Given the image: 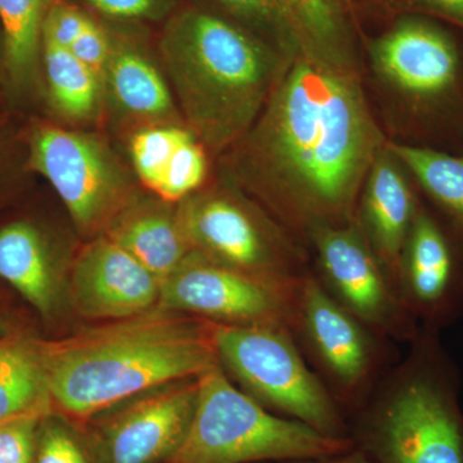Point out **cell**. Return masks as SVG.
<instances>
[{"mask_svg": "<svg viewBox=\"0 0 463 463\" xmlns=\"http://www.w3.org/2000/svg\"><path fill=\"white\" fill-rule=\"evenodd\" d=\"M242 142L240 174L286 231L354 221L385 138L361 75L297 54Z\"/></svg>", "mask_w": 463, "mask_h": 463, "instance_id": "cell-1", "label": "cell"}, {"mask_svg": "<svg viewBox=\"0 0 463 463\" xmlns=\"http://www.w3.org/2000/svg\"><path fill=\"white\" fill-rule=\"evenodd\" d=\"M42 349L53 412L76 421L219 364L213 322L160 307Z\"/></svg>", "mask_w": 463, "mask_h": 463, "instance_id": "cell-2", "label": "cell"}, {"mask_svg": "<svg viewBox=\"0 0 463 463\" xmlns=\"http://www.w3.org/2000/svg\"><path fill=\"white\" fill-rule=\"evenodd\" d=\"M163 51L188 120L213 151L249 132L292 60L203 9L174 18Z\"/></svg>", "mask_w": 463, "mask_h": 463, "instance_id": "cell-3", "label": "cell"}, {"mask_svg": "<svg viewBox=\"0 0 463 463\" xmlns=\"http://www.w3.org/2000/svg\"><path fill=\"white\" fill-rule=\"evenodd\" d=\"M352 438L330 437L274 416L240 392L219 364L199 376L196 410L184 440L165 463L306 461L349 452Z\"/></svg>", "mask_w": 463, "mask_h": 463, "instance_id": "cell-4", "label": "cell"}, {"mask_svg": "<svg viewBox=\"0 0 463 463\" xmlns=\"http://www.w3.org/2000/svg\"><path fill=\"white\" fill-rule=\"evenodd\" d=\"M352 439L376 463H463V413L440 365L411 367Z\"/></svg>", "mask_w": 463, "mask_h": 463, "instance_id": "cell-5", "label": "cell"}, {"mask_svg": "<svg viewBox=\"0 0 463 463\" xmlns=\"http://www.w3.org/2000/svg\"><path fill=\"white\" fill-rule=\"evenodd\" d=\"M286 327L213 322L219 364L252 392V398L322 434L350 438L336 404L307 370Z\"/></svg>", "mask_w": 463, "mask_h": 463, "instance_id": "cell-6", "label": "cell"}, {"mask_svg": "<svg viewBox=\"0 0 463 463\" xmlns=\"http://www.w3.org/2000/svg\"><path fill=\"white\" fill-rule=\"evenodd\" d=\"M179 219L192 248L210 260L297 291L303 255L285 228L222 192L190 201Z\"/></svg>", "mask_w": 463, "mask_h": 463, "instance_id": "cell-7", "label": "cell"}, {"mask_svg": "<svg viewBox=\"0 0 463 463\" xmlns=\"http://www.w3.org/2000/svg\"><path fill=\"white\" fill-rule=\"evenodd\" d=\"M295 292L216 263L194 250L161 281L156 307L225 325L288 327L294 318Z\"/></svg>", "mask_w": 463, "mask_h": 463, "instance_id": "cell-8", "label": "cell"}, {"mask_svg": "<svg viewBox=\"0 0 463 463\" xmlns=\"http://www.w3.org/2000/svg\"><path fill=\"white\" fill-rule=\"evenodd\" d=\"M374 72L421 109L441 108L458 94L462 60L447 30L421 14H405L368 48Z\"/></svg>", "mask_w": 463, "mask_h": 463, "instance_id": "cell-9", "label": "cell"}, {"mask_svg": "<svg viewBox=\"0 0 463 463\" xmlns=\"http://www.w3.org/2000/svg\"><path fill=\"white\" fill-rule=\"evenodd\" d=\"M325 288L364 325L412 332L411 310L365 241L356 221L326 224L307 233Z\"/></svg>", "mask_w": 463, "mask_h": 463, "instance_id": "cell-10", "label": "cell"}, {"mask_svg": "<svg viewBox=\"0 0 463 463\" xmlns=\"http://www.w3.org/2000/svg\"><path fill=\"white\" fill-rule=\"evenodd\" d=\"M199 377L149 390L97 425L96 463H165L181 447L196 410Z\"/></svg>", "mask_w": 463, "mask_h": 463, "instance_id": "cell-11", "label": "cell"}, {"mask_svg": "<svg viewBox=\"0 0 463 463\" xmlns=\"http://www.w3.org/2000/svg\"><path fill=\"white\" fill-rule=\"evenodd\" d=\"M26 164L53 185L80 230H96L120 203L123 182L111 157L83 134L38 125Z\"/></svg>", "mask_w": 463, "mask_h": 463, "instance_id": "cell-12", "label": "cell"}, {"mask_svg": "<svg viewBox=\"0 0 463 463\" xmlns=\"http://www.w3.org/2000/svg\"><path fill=\"white\" fill-rule=\"evenodd\" d=\"M161 281L108 236L81 250L72 265L70 294L81 316L118 319L157 307Z\"/></svg>", "mask_w": 463, "mask_h": 463, "instance_id": "cell-13", "label": "cell"}, {"mask_svg": "<svg viewBox=\"0 0 463 463\" xmlns=\"http://www.w3.org/2000/svg\"><path fill=\"white\" fill-rule=\"evenodd\" d=\"M323 367L343 388H356L373 364L364 323L345 309L318 279L304 276L294 298V318Z\"/></svg>", "mask_w": 463, "mask_h": 463, "instance_id": "cell-14", "label": "cell"}, {"mask_svg": "<svg viewBox=\"0 0 463 463\" xmlns=\"http://www.w3.org/2000/svg\"><path fill=\"white\" fill-rule=\"evenodd\" d=\"M407 174L385 143L365 176L355 212L365 241L398 292L402 252L420 205Z\"/></svg>", "mask_w": 463, "mask_h": 463, "instance_id": "cell-15", "label": "cell"}, {"mask_svg": "<svg viewBox=\"0 0 463 463\" xmlns=\"http://www.w3.org/2000/svg\"><path fill=\"white\" fill-rule=\"evenodd\" d=\"M455 251L443 227L420 203L399 267V294L411 313L435 319L446 315L458 294Z\"/></svg>", "mask_w": 463, "mask_h": 463, "instance_id": "cell-16", "label": "cell"}, {"mask_svg": "<svg viewBox=\"0 0 463 463\" xmlns=\"http://www.w3.org/2000/svg\"><path fill=\"white\" fill-rule=\"evenodd\" d=\"M0 281L48 321L56 312L58 274L47 237L30 221L0 227Z\"/></svg>", "mask_w": 463, "mask_h": 463, "instance_id": "cell-17", "label": "cell"}, {"mask_svg": "<svg viewBox=\"0 0 463 463\" xmlns=\"http://www.w3.org/2000/svg\"><path fill=\"white\" fill-rule=\"evenodd\" d=\"M279 5L300 54L323 65L361 75L346 0H279Z\"/></svg>", "mask_w": 463, "mask_h": 463, "instance_id": "cell-18", "label": "cell"}, {"mask_svg": "<svg viewBox=\"0 0 463 463\" xmlns=\"http://www.w3.org/2000/svg\"><path fill=\"white\" fill-rule=\"evenodd\" d=\"M54 413L43 361L42 339L30 332L0 339V425Z\"/></svg>", "mask_w": 463, "mask_h": 463, "instance_id": "cell-19", "label": "cell"}, {"mask_svg": "<svg viewBox=\"0 0 463 463\" xmlns=\"http://www.w3.org/2000/svg\"><path fill=\"white\" fill-rule=\"evenodd\" d=\"M109 239L129 252L160 281L172 274L194 251L181 223L158 210H136L109 227Z\"/></svg>", "mask_w": 463, "mask_h": 463, "instance_id": "cell-20", "label": "cell"}, {"mask_svg": "<svg viewBox=\"0 0 463 463\" xmlns=\"http://www.w3.org/2000/svg\"><path fill=\"white\" fill-rule=\"evenodd\" d=\"M386 145L444 215L463 246V154L394 142Z\"/></svg>", "mask_w": 463, "mask_h": 463, "instance_id": "cell-21", "label": "cell"}, {"mask_svg": "<svg viewBox=\"0 0 463 463\" xmlns=\"http://www.w3.org/2000/svg\"><path fill=\"white\" fill-rule=\"evenodd\" d=\"M50 7V0H0L5 66L16 87L29 85L36 74Z\"/></svg>", "mask_w": 463, "mask_h": 463, "instance_id": "cell-22", "label": "cell"}, {"mask_svg": "<svg viewBox=\"0 0 463 463\" xmlns=\"http://www.w3.org/2000/svg\"><path fill=\"white\" fill-rule=\"evenodd\" d=\"M106 74L116 99L128 111L157 118L172 109V99L160 74L136 52L121 50L111 54Z\"/></svg>", "mask_w": 463, "mask_h": 463, "instance_id": "cell-23", "label": "cell"}, {"mask_svg": "<svg viewBox=\"0 0 463 463\" xmlns=\"http://www.w3.org/2000/svg\"><path fill=\"white\" fill-rule=\"evenodd\" d=\"M43 60L52 99L62 114L87 118L99 100V78L67 48L43 41Z\"/></svg>", "mask_w": 463, "mask_h": 463, "instance_id": "cell-24", "label": "cell"}, {"mask_svg": "<svg viewBox=\"0 0 463 463\" xmlns=\"http://www.w3.org/2000/svg\"><path fill=\"white\" fill-rule=\"evenodd\" d=\"M227 18L248 30L283 56L294 58L298 52L297 39L283 14L279 0H214Z\"/></svg>", "mask_w": 463, "mask_h": 463, "instance_id": "cell-25", "label": "cell"}, {"mask_svg": "<svg viewBox=\"0 0 463 463\" xmlns=\"http://www.w3.org/2000/svg\"><path fill=\"white\" fill-rule=\"evenodd\" d=\"M190 132L179 128H151L137 133L132 139V158L139 178L156 192L175 152Z\"/></svg>", "mask_w": 463, "mask_h": 463, "instance_id": "cell-26", "label": "cell"}, {"mask_svg": "<svg viewBox=\"0 0 463 463\" xmlns=\"http://www.w3.org/2000/svg\"><path fill=\"white\" fill-rule=\"evenodd\" d=\"M33 463H96L90 446L81 438L65 417L57 413L47 414L39 423L36 435L35 459Z\"/></svg>", "mask_w": 463, "mask_h": 463, "instance_id": "cell-27", "label": "cell"}, {"mask_svg": "<svg viewBox=\"0 0 463 463\" xmlns=\"http://www.w3.org/2000/svg\"><path fill=\"white\" fill-rule=\"evenodd\" d=\"M207 172V161L203 146L190 136L175 152L156 194L167 201H178L203 184Z\"/></svg>", "mask_w": 463, "mask_h": 463, "instance_id": "cell-28", "label": "cell"}, {"mask_svg": "<svg viewBox=\"0 0 463 463\" xmlns=\"http://www.w3.org/2000/svg\"><path fill=\"white\" fill-rule=\"evenodd\" d=\"M43 417H24L0 425V463H33Z\"/></svg>", "mask_w": 463, "mask_h": 463, "instance_id": "cell-29", "label": "cell"}, {"mask_svg": "<svg viewBox=\"0 0 463 463\" xmlns=\"http://www.w3.org/2000/svg\"><path fill=\"white\" fill-rule=\"evenodd\" d=\"M88 23L90 18L85 17L78 9L63 3H54L51 5L44 18L42 39L70 50Z\"/></svg>", "mask_w": 463, "mask_h": 463, "instance_id": "cell-30", "label": "cell"}, {"mask_svg": "<svg viewBox=\"0 0 463 463\" xmlns=\"http://www.w3.org/2000/svg\"><path fill=\"white\" fill-rule=\"evenodd\" d=\"M70 51L99 78L108 71L111 48L108 36L99 25L90 20L83 33L76 39Z\"/></svg>", "mask_w": 463, "mask_h": 463, "instance_id": "cell-31", "label": "cell"}, {"mask_svg": "<svg viewBox=\"0 0 463 463\" xmlns=\"http://www.w3.org/2000/svg\"><path fill=\"white\" fill-rule=\"evenodd\" d=\"M397 2L414 14L440 17L463 29V0H397Z\"/></svg>", "mask_w": 463, "mask_h": 463, "instance_id": "cell-32", "label": "cell"}, {"mask_svg": "<svg viewBox=\"0 0 463 463\" xmlns=\"http://www.w3.org/2000/svg\"><path fill=\"white\" fill-rule=\"evenodd\" d=\"M88 2L109 16L136 18L154 14L158 0H88Z\"/></svg>", "mask_w": 463, "mask_h": 463, "instance_id": "cell-33", "label": "cell"}, {"mask_svg": "<svg viewBox=\"0 0 463 463\" xmlns=\"http://www.w3.org/2000/svg\"><path fill=\"white\" fill-rule=\"evenodd\" d=\"M288 463H376L373 461L364 452L354 447L349 452L341 455L325 457V458L306 459V461H295Z\"/></svg>", "mask_w": 463, "mask_h": 463, "instance_id": "cell-34", "label": "cell"}, {"mask_svg": "<svg viewBox=\"0 0 463 463\" xmlns=\"http://www.w3.org/2000/svg\"><path fill=\"white\" fill-rule=\"evenodd\" d=\"M20 332H29L18 325L16 319L8 315L7 310L0 306V339L9 336V335L20 334Z\"/></svg>", "mask_w": 463, "mask_h": 463, "instance_id": "cell-35", "label": "cell"}, {"mask_svg": "<svg viewBox=\"0 0 463 463\" xmlns=\"http://www.w3.org/2000/svg\"><path fill=\"white\" fill-rule=\"evenodd\" d=\"M2 190H3V185H2V181H0V199H2Z\"/></svg>", "mask_w": 463, "mask_h": 463, "instance_id": "cell-36", "label": "cell"}]
</instances>
